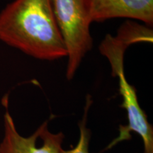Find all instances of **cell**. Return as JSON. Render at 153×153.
Segmentation results:
<instances>
[{
    "mask_svg": "<svg viewBox=\"0 0 153 153\" xmlns=\"http://www.w3.org/2000/svg\"><path fill=\"white\" fill-rule=\"evenodd\" d=\"M0 40L42 60L67 57L51 0H14L0 13Z\"/></svg>",
    "mask_w": 153,
    "mask_h": 153,
    "instance_id": "cell-1",
    "label": "cell"
},
{
    "mask_svg": "<svg viewBox=\"0 0 153 153\" xmlns=\"http://www.w3.org/2000/svg\"><path fill=\"white\" fill-rule=\"evenodd\" d=\"M68 57L66 76L72 79L92 46L89 0H51Z\"/></svg>",
    "mask_w": 153,
    "mask_h": 153,
    "instance_id": "cell-2",
    "label": "cell"
},
{
    "mask_svg": "<svg viewBox=\"0 0 153 153\" xmlns=\"http://www.w3.org/2000/svg\"><path fill=\"white\" fill-rule=\"evenodd\" d=\"M4 136L0 143V153H60L64 140L62 133H52L45 121L29 137H25L18 133L12 117L7 108L6 101Z\"/></svg>",
    "mask_w": 153,
    "mask_h": 153,
    "instance_id": "cell-3",
    "label": "cell"
},
{
    "mask_svg": "<svg viewBox=\"0 0 153 153\" xmlns=\"http://www.w3.org/2000/svg\"><path fill=\"white\" fill-rule=\"evenodd\" d=\"M119 79V92L123 98L122 108L127 111L128 123L119 126V135L114 139L105 150H109L117 143L131 139V133L135 132L140 135L144 144V153H153V128L149 123L145 112L140 106L136 89L126 79L123 68L117 73Z\"/></svg>",
    "mask_w": 153,
    "mask_h": 153,
    "instance_id": "cell-4",
    "label": "cell"
},
{
    "mask_svg": "<svg viewBox=\"0 0 153 153\" xmlns=\"http://www.w3.org/2000/svg\"><path fill=\"white\" fill-rule=\"evenodd\" d=\"M89 4L92 22L122 17L152 26L153 0H89Z\"/></svg>",
    "mask_w": 153,
    "mask_h": 153,
    "instance_id": "cell-5",
    "label": "cell"
},
{
    "mask_svg": "<svg viewBox=\"0 0 153 153\" xmlns=\"http://www.w3.org/2000/svg\"><path fill=\"white\" fill-rule=\"evenodd\" d=\"M144 41L152 43V30L133 22H128L121 26L116 37L106 36L99 47V51L109 61L113 76H116L118 70L123 68L126 49L132 43Z\"/></svg>",
    "mask_w": 153,
    "mask_h": 153,
    "instance_id": "cell-6",
    "label": "cell"
},
{
    "mask_svg": "<svg viewBox=\"0 0 153 153\" xmlns=\"http://www.w3.org/2000/svg\"><path fill=\"white\" fill-rule=\"evenodd\" d=\"M92 101L91 99L90 95H87V103L85 108V114H84L83 118L79 123V139L77 145L74 148L69 150H64L62 149L60 153H89V144L90 140V131L86 126L87 119V114L89 111Z\"/></svg>",
    "mask_w": 153,
    "mask_h": 153,
    "instance_id": "cell-7",
    "label": "cell"
}]
</instances>
